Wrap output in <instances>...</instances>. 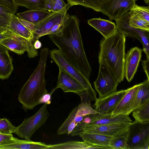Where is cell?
Masks as SVG:
<instances>
[{
	"label": "cell",
	"instance_id": "cell-1",
	"mask_svg": "<svg viewBox=\"0 0 149 149\" xmlns=\"http://www.w3.org/2000/svg\"><path fill=\"white\" fill-rule=\"evenodd\" d=\"M79 23L75 15H70L62 33L49 35V37L66 59L89 79L92 69L84 49Z\"/></svg>",
	"mask_w": 149,
	"mask_h": 149
},
{
	"label": "cell",
	"instance_id": "cell-2",
	"mask_svg": "<svg viewBox=\"0 0 149 149\" xmlns=\"http://www.w3.org/2000/svg\"><path fill=\"white\" fill-rule=\"evenodd\" d=\"M125 38L116 29L109 37L104 38L100 43L99 64L103 66L119 83L124 78Z\"/></svg>",
	"mask_w": 149,
	"mask_h": 149
},
{
	"label": "cell",
	"instance_id": "cell-3",
	"mask_svg": "<svg viewBox=\"0 0 149 149\" xmlns=\"http://www.w3.org/2000/svg\"><path fill=\"white\" fill-rule=\"evenodd\" d=\"M49 54L47 48H42L40 50L37 66L18 94V101L25 111L32 109L40 104L43 96L48 93L46 88L45 75Z\"/></svg>",
	"mask_w": 149,
	"mask_h": 149
},
{
	"label": "cell",
	"instance_id": "cell-4",
	"mask_svg": "<svg viewBox=\"0 0 149 149\" xmlns=\"http://www.w3.org/2000/svg\"><path fill=\"white\" fill-rule=\"evenodd\" d=\"M71 7L67 3L60 10L51 13L41 22L35 25L33 33L39 39L45 35L61 34L65 22L70 15L67 11Z\"/></svg>",
	"mask_w": 149,
	"mask_h": 149
},
{
	"label": "cell",
	"instance_id": "cell-5",
	"mask_svg": "<svg viewBox=\"0 0 149 149\" xmlns=\"http://www.w3.org/2000/svg\"><path fill=\"white\" fill-rule=\"evenodd\" d=\"M51 58L58 65L76 79L83 86L91 101H95L97 94L92 88L88 79L68 61L59 49H53L49 52Z\"/></svg>",
	"mask_w": 149,
	"mask_h": 149
},
{
	"label": "cell",
	"instance_id": "cell-6",
	"mask_svg": "<svg viewBox=\"0 0 149 149\" xmlns=\"http://www.w3.org/2000/svg\"><path fill=\"white\" fill-rule=\"evenodd\" d=\"M47 105L44 103L34 115L24 119L21 124L16 127L14 133L20 138L31 140L32 135L45 123L49 116Z\"/></svg>",
	"mask_w": 149,
	"mask_h": 149
},
{
	"label": "cell",
	"instance_id": "cell-7",
	"mask_svg": "<svg viewBox=\"0 0 149 149\" xmlns=\"http://www.w3.org/2000/svg\"><path fill=\"white\" fill-rule=\"evenodd\" d=\"M131 13L130 10L123 16L115 20L116 29L125 37L135 38L140 41L143 46L142 50L146 54L147 59H149V31L131 26L128 22Z\"/></svg>",
	"mask_w": 149,
	"mask_h": 149
},
{
	"label": "cell",
	"instance_id": "cell-8",
	"mask_svg": "<svg viewBox=\"0 0 149 149\" xmlns=\"http://www.w3.org/2000/svg\"><path fill=\"white\" fill-rule=\"evenodd\" d=\"M129 149H149V122H132L129 128Z\"/></svg>",
	"mask_w": 149,
	"mask_h": 149
},
{
	"label": "cell",
	"instance_id": "cell-9",
	"mask_svg": "<svg viewBox=\"0 0 149 149\" xmlns=\"http://www.w3.org/2000/svg\"><path fill=\"white\" fill-rule=\"evenodd\" d=\"M39 39L34 36L32 40H28L19 36L13 35L3 39L0 44L18 54H22L26 51L28 56L32 58L38 55V49L35 48L34 45Z\"/></svg>",
	"mask_w": 149,
	"mask_h": 149
},
{
	"label": "cell",
	"instance_id": "cell-10",
	"mask_svg": "<svg viewBox=\"0 0 149 149\" xmlns=\"http://www.w3.org/2000/svg\"><path fill=\"white\" fill-rule=\"evenodd\" d=\"M59 74L57 84L51 93L61 88L65 93L72 92L77 94L81 98V102H86L89 97L82 85L74 78L62 68L58 67Z\"/></svg>",
	"mask_w": 149,
	"mask_h": 149
},
{
	"label": "cell",
	"instance_id": "cell-11",
	"mask_svg": "<svg viewBox=\"0 0 149 149\" xmlns=\"http://www.w3.org/2000/svg\"><path fill=\"white\" fill-rule=\"evenodd\" d=\"M137 0H105L100 10L110 20H115L125 15L133 8Z\"/></svg>",
	"mask_w": 149,
	"mask_h": 149
},
{
	"label": "cell",
	"instance_id": "cell-12",
	"mask_svg": "<svg viewBox=\"0 0 149 149\" xmlns=\"http://www.w3.org/2000/svg\"><path fill=\"white\" fill-rule=\"evenodd\" d=\"M99 65L98 77L94 84L95 90L99 94V98H102L116 91L119 83L113 79L103 66Z\"/></svg>",
	"mask_w": 149,
	"mask_h": 149
},
{
	"label": "cell",
	"instance_id": "cell-13",
	"mask_svg": "<svg viewBox=\"0 0 149 149\" xmlns=\"http://www.w3.org/2000/svg\"><path fill=\"white\" fill-rule=\"evenodd\" d=\"M128 90V88L116 91L103 97L97 98L94 104V109L98 113H111Z\"/></svg>",
	"mask_w": 149,
	"mask_h": 149
},
{
	"label": "cell",
	"instance_id": "cell-14",
	"mask_svg": "<svg viewBox=\"0 0 149 149\" xmlns=\"http://www.w3.org/2000/svg\"><path fill=\"white\" fill-rule=\"evenodd\" d=\"M142 50L137 47L131 48L125 54L124 77L130 82L136 73L142 56Z\"/></svg>",
	"mask_w": 149,
	"mask_h": 149
},
{
	"label": "cell",
	"instance_id": "cell-15",
	"mask_svg": "<svg viewBox=\"0 0 149 149\" xmlns=\"http://www.w3.org/2000/svg\"><path fill=\"white\" fill-rule=\"evenodd\" d=\"M90 122L86 125H96L130 123L132 121L128 115L97 113L89 115Z\"/></svg>",
	"mask_w": 149,
	"mask_h": 149
},
{
	"label": "cell",
	"instance_id": "cell-16",
	"mask_svg": "<svg viewBox=\"0 0 149 149\" xmlns=\"http://www.w3.org/2000/svg\"><path fill=\"white\" fill-rule=\"evenodd\" d=\"M132 123L96 125H85L82 128V132H94L113 136L128 130Z\"/></svg>",
	"mask_w": 149,
	"mask_h": 149
},
{
	"label": "cell",
	"instance_id": "cell-17",
	"mask_svg": "<svg viewBox=\"0 0 149 149\" xmlns=\"http://www.w3.org/2000/svg\"><path fill=\"white\" fill-rule=\"evenodd\" d=\"M140 84L128 88L123 97L111 113L113 114L129 115L132 108L138 87Z\"/></svg>",
	"mask_w": 149,
	"mask_h": 149
},
{
	"label": "cell",
	"instance_id": "cell-18",
	"mask_svg": "<svg viewBox=\"0 0 149 149\" xmlns=\"http://www.w3.org/2000/svg\"><path fill=\"white\" fill-rule=\"evenodd\" d=\"M49 145L14 137L0 144V149H47Z\"/></svg>",
	"mask_w": 149,
	"mask_h": 149
},
{
	"label": "cell",
	"instance_id": "cell-19",
	"mask_svg": "<svg viewBox=\"0 0 149 149\" xmlns=\"http://www.w3.org/2000/svg\"><path fill=\"white\" fill-rule=\"evenodd\" d=\"M85 116L81 115L77 111V106L71 111L68 117L58 128L57 131V134H67L69 135Z\"/></svg>",
	"mask_w": 149,
	"mask_h": 149
},
{
	"label": "cell",
	"instance_id": "cell-20",
	"mask_svg": "<svg viewBox=\"0 0 149 149\" xmlns=\"http://www.w3.org/2000/svg\"><path fill=\"white\" fill-rule=\"evenodd\" d=\"M83 141L91 146L103 147L105 149H111L109 146L112 136L99 133L82 132L79 135Z\"/></svg>",
	"mask_w": 149,
	"mask_h": 149
},
{
	"label": "cell",
	"instance_id": "cell-21",
	"mask_svg": "<svg viewBox=\"0 0 149 149\" xmlns=\"http://www.w3.org/2000/svg\"><path fill=\"white\" fill-rule=\"evenodd\" d=\"M88 23L100 33L104 38L109 37L116 30L115 23L109 20L93 18L88 20Z\"/></svg>",
	"mask_w": 149,
	"mask_h": 149
},
{
	"label": "cell",
	"instance_id": "cell-22",
	"mask_svg": "<svg viewBox=\"0 0 149 149\" xmlns=\"http://www.w3.org/2000/svg\"><path fill=\"white\" fill-rule=\"evenodd\" d=\"M13 70L12 58L8 49L0 44V79H7Z\"/></svg>",
	"mask_w": 149,
	"mask_h": 149
},
{
	"label": "cell",
	"instance_id": "cell-23",
	"mask_svg": "<svg viewBox=\"0 0 149 149\" xmlns=\"http://www.w3.org/2000/svg\"><path fill=\"white\" fill-rule=\"evenodd\" d=\"M6 29L28 40H32L34 37L33 33L21 22L15 14H12Z\"/></svg>",
	"mask_w": 149,
	"mask_h": 149
},
{
	"label": "cell",
	"instance_id": "cell-24",
	"mask_svg": "<svg viewBox=\"0 0 149 149\" xmlns=\"http://www.w3.org/2000/svg\"><path fill=\"white\" fill-rule=\"evenodd\" d=\"M51 13L45 9L31 10L17 14V16L36 24L49 15Z\"/></svg>",
	"mask_w": 149,
	"mask_h": 149
},
{
	"label": "cell",
	"instance_id": "cell-25",
	"mask_svg": "<svg viewBox=\"0 0 149 149\" xmlns=\"http://www.w3.org/2000/svg\"><path fill=\"white\" fill-rule=\"evenodd\" d=\"M149 99V80L140 83L135 97L132 111Z\"/></svg>",
	"mask_w": 149,
	"mask_h": 149
},
{
	"label": "cell",
	"instance_id": "cell-26",
	"mask_svg": "<svg viewBox=\"0 0 149 149\" xmlns=\"http://www.w3.org/2000/svg\"><path fill=\"white\" fill-rule=\"evenodd\" d=\"M135 122L145 123L149 122V99L132 111Z\"/></svg>",
	"mask_w": 149,
	"mask_h": 149
},
{
	"label": "cell",
	"instance_id": "cell-27",
	"mask_svg": "<svg viewBox=\"0 0 149 149\" xmlns=\"http://www.w3.org/2000/svg\"><path fill=\"white\" fill-rule=\"evenodd\" d=\"M129 129L112 137L109 143L111 149H129L127 140Z\"/></svg>",
	"mask_w": 149,
	"mask_h": 149
},
{
	"label": "cell",
	"instance_id": "cell-28",
	"mask_svg": "<svg viewBox=\"0 0 149 149\" xmlns=\"http://www.w3.org/2000/svg\"><path fill=\"white\" fill-rule=\"evenodd\" d=\"M92 146L83 141H70L54 145H49L47 149H92Z\"/></svg>",
	"mask_w": 149,
	"mask_h": 149
},
{
	"label": "cell",
	"instance_id": "cell-29",
	"mask_svg": "<svg viewBox=\"0 0 149 149\" xmlns=\"http://www.w3.org/2000/svg\"><path fill=\"white\" fill-rule=\"evenodd\" d=\"M71 7L81 5L91 8L95 11L100 12L105 0H67Z\"/></svg>",
	"mask_w": 149,
	"mask_h": 149
},
{
	"label": "cell",
	"instance_id": "cell-30",
	"mask_svg": "<svg viewBox=\"0 0 149 149\" xmlns=\"http://www.w3.org/2000/svg\"><path fill=\"white\" fill-rule=\"evenodd\" d=\"M129 19V24L136 29L149 31V22L140 17L132 10Z\"/></svg>",
	"mask_w": 149,
	"mask_h": 149
},
{
	"label": "cell",
	"instance_id": "cell-31",
	"mask_svg": "<svg viewBox=\"0 0 149 149\" xmlns=\"http://www.w3.org/2000/svg\"><path fill=\"white\" fill-rule=\"evenodd\" d=\"M17 5L31 10L44 9L45 0H14Z\"/></svg>",
	"mask_w": 149,
	"mask_h": 149
},
{
	"label": "cell",
	"instance_id": "cell-32",
	"mask_svg": "<svg viewBox=\"0 0 149 149\" xmlns=\"http://www.w3.org/2000/svg\"><path fill=\"white\" fill-rule=\"evenodd\" d=\"M63 0H45L44 9L50 12L58 11L66 5Z\"/></svg>",
	"mask_w": 149,
	"mask_h": 149
},
{
	"label": "cell",
	"instance_id": "cell-33",
	"mask_svg": "<svg viewBox=\"0 0 149 149\" xmlns=\"http://www.w3.org/2000/svg\"><path fill=\"white\" fill-rule=\"evenodd\" d=\"M16 127L7 118H0V133L10 134L15 133Z\"/></svg>",
	"mask_w": 149,
	"mask_h": 149
},
{
	"label": "cell",
	"instance_id": "cell-34",
	"mask_svg": "<svg viewBox=\"0 0 149 149\" xmlns=\"http://www.w3.org/2000/svg\"><path fill=\"white\" fill-rule=\"evenodd\" d=\"M12 14L8 10L0 6V27L6 29Z\"/></svg>",
	"mask_w": 149,
	"mask_h": 149
},
{
	"label": "cell",
	"instance_id": "cell-35",
	"mask_svg": "<svg viewBox=\"0 0 149 149\" xmlns=\"http://www.w3.org/2000/svg\"><path fill=\"white\" fill-rule=\"evenodd\" d=\"M148 22H149V6H139L135 4L131 10Z\"/></svg>",
	"mask_w": 149,
	"mask_h": 149
},
{
	"label": "cell",
	"instance_id": "cell-36",
	"mask_svg": "<svg viewBox=\"0 0 149 149\" xmlns=\"http://www.w3.org/2000/svg\"><path fill=\"white\" fill-rule=\"evenodd\" d=\"M0 6L13 14L16 13L18 8L14 0H0Z\"/></svg>",
	"mask_w": 149,
	"mask_h": 149
},
{
	"label": "cell",
	"instance_id": "cell-37",
	"mask_svg": "<svg viewBox=\"0 0 149 149\" xmlns=\"http://www.w3.org/2000/svg\"><path fill=\"white\" fill-rule=\"evenodd\" d=\"M19 20L27 29L33 33L35 25L33 23L25 20L18 17Z\"/></svg>",
	"mask_w": 149,
	"mask_h": 149
},
{
	"label": "cell",
	"instance_id": "cell-38",
	"mask_svg": "<svg viewBox=\"0 0 149 149\" xmlns=\"http://www.w3.org/2000/svg\"><path fill=\"white\" fill-rule=\"evenodd\" d=\"M13 35H17L14 33L12 32L8 29H6L5 31L0 32V42L3 39Z\"/></svg>",
	"mask_w": 149,
	"mask_h": 149
},
{
	"label": "cell",
	"instance_id": "cell-39",
	"mask_svg": "<svg viewBox=\"0 0 149 149\" xmlns=\"http://www.w3.org/2000/svg\"><path fill=\"white\" fill-rule=\"evenodd\" d=\"M142 65L143 66V69L146 74L147 79L149 80V59H147L146 60L142 61H141Z\"/></svg>",
	"mask_w": 149,
	"mask_h": 149
},
{
	"label": "cell",
	"instance_id": "cell-40",
	"mask_svg": "<svg viewBox=\"0 0 149 149\" xmlns=\"http://www.w3.org/2000/svg\"><path fill=\"white\" fill-rule=\"evenodd\" d=\"M13 136L12 134H6L0 133V144L10 139Z\"/></svg>",
	"mask_w": 149,
	"mask_h": 149
},
{
	"label": "cell",
	"instance_id": "cell-41",
	"mask_svg": "<svg viewBox=\"0 0 149 149\" xmlns=\"http://www.w3.org/2000/svg\"><path fill=\"white\" fill-rule=\"evenodd\" d=\"M51 95L49 93L44 95L40 101V104L42 103H46L48 104H50L51 103Z\"/></svg>",
	"mask_w": 149,
	"mask_h": 149
},
{
	"label": "cell",
	"instance_id": "cell-42",
	"mask_svg": "<svg viewBox=\"0 0 149 149\" xmlns=\"http://www.w3.org/2000/svg\"><path fill=\"white\" fill-rule=\"evenodd\" d=\"M34 46L35 49H38L41 47L42 44L39 40H37L35 42Z\"/></svg>",
	"mask_w": 149,
	"mask_h": 149
},
{
	"label": "cell",
	"instance_id": "cell-43",
	"mask_svg": "<svg viewBox=\"0 0 149 149\" xmlns=\"http://www.w3.org/2000/svg\"><path fill=\"white\" fill-rule=\"evenodd\" d=\"M6 29H6L0 27V33L5 31Z\"/></svg>",
	"mask_w": 149,
	"mask_h": 149
},
{
	"label": "cell",
	"instance_id": "cell-44",
	"mask_svg": "<svg viewBox=\"0 0 149 149\" xmlns=\"http://www.w3.org/2000/svg\"><path fill=\"white\" fill-rule=\"evenodd\" d=\"M146 4L149 5V0H143Z\"/></svg>",
	"mask_w": 149,
	"mask_h": 149
}]
</instances>
